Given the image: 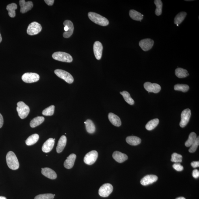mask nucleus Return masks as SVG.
<instances>
[{
    "label": "nucleus",
    "mask_w": 199,
    "mask_h": 199,
    "mask_svg": "<svg viewBox=\"0 0 199 199\" xmlns=\"http://www.w3.org/2000/svg\"><path fill=\"white\" fill-rule=\"evenodd\" d=\"M88 17L90 20L95 24L100 26H106L109 24V21L106 17L94 12L88 13Z\"/></svg>",
    "instance_id": "nucleus-1"
},
{
    "label": "nucleus",
    "mask_w": 199,
    "mask_h": 199,
    "mask_svg": "<svg viewBox=\"0 0 199 199\" xmlns=\"http://www.w3.org/2000/svg\"><path fill=\"white\" fill-rule=\"evenodd\" d=\"M6 160L7 166L10 169L16 170L19 169V163L18 159L14 152L9 151L6 155Z\"/></svg>",
    "instance_id": "nucleus-2"
},
{
    "label": "nucleus",
    "mask_w": 199,
    "mask_h": 199,
    "mask_svg": "<svg viewBox=\"0 0 199 199\" xmlns=\"http://www.w3.org/2000/svg\"><path fill=\"white\" fill-rule=\"evenodd\" d=\"M17 111L19 117L24 119L28 116L30 112V108L23 102H19L17 103Z\"/></svg>",
    "instance_id": "nucleus-3"
},
{
    "label": "nucleus",
    "mask_w": 199,
    "mask_h": 199,
    "mask_svg": "<svg viewBox=\"0 0 199 199\" xmlns=\"http://www.w3.org/2000/svg\"><path fill=\"white\" fill-rule=\"evenodd\" d=\"M52 57L53 58L60 61L66 63H71L73 61L72 56L69 54L63 52H57L54 53Z\"/></svg>",
    "instance_id": "nucleus-4"
},
{
    "label": "nucleus",
    "mask_w": 199,
    "mask_h": 199,
    "mask_svg": "<svg viewBox=\"0 0 199 199\" xmlns=\"http://www.w3.org/2000/svg\"><path fill=\"white\" fill-rule=\"evenodd\" d=\"M55 74L59 78L63 79L65 82L71 84L74 81V79L70 73L62 69H56L54 71Z\"/></svg>",
    "instance_id": "nucleus-5"
},
{
    "label": "nucleus",
    "mask_w": 199,
    "mask_h": 199,
    "mask_svg": "<svg viewBox=\"0 0 199 199\" xmlns=\"http://www.w3.org/2000/svg\"><path fill=\"white\" fill-rule=\"evenodd\" d=\"M41 25L37 22H34L30 24L27 29V33L30 36L37 34L41 31Z\"/></svg>",
    "instance_id": "nucleus-6"
},
{
    "label": "nucleus",
    "mask_w": 199,
    "mask_h": 199,
    "mask_svg": "<svg viewBox=\"0 0 199 199\" xmlns=\"http://www.w3.org/2000/svg\"><path fill=\"white\" fill-rule=\"evenodd\" d=\"M113 187L112 185L109 183H106L102 185L98 190V194L100 196L106 197L113 192Z\"/></svg>",
    "instance_id": "nucleus-7"
},
{
    "label": "nucleus",
    "mask_w": 199,
    "mask_h": 199,
    "mask_svg": "<svg viewBox=\"0 0 199 199\" xmlns=\"http://www.w3.org/2000/svg\"><path fill=\"white\" fill-rule=\"evenodd\" d=\"M98 156V152L96 150H92L89 152L84 156V163L89 165H93L96 161Z\"/></svg>",
    "instance_id": "nucleus-8"
},
{
    "label": "nucleus",
    "mask_w": 199,
    "mask_h": 199,
    "mask_svg": "<svg viewBox=\"0 0 199 199\" xmlns=\"http://www.w3.org/2000/svg\"><path fill=\"white\" fill-rule=\"evenodd\" d=\"M22 80L25 83H32L39 80V75L35 73H26L22 75Z\"/></svg>",
    "instance_id": "nucleus-9"
},
{
    "label": "nucleus",
    "mask_w": 199,
    "mask_h": 199,
    "mask_svg": "<svg viewBox=\"0 0 199 199\" xmlns=\"http://www.w3.org/2000/svg\"><path fill=\"white\" fill-rule=\"evenodd\" d=\"M191 116V110L187 109L183 110L181 114V120L180 125L181 127L184 128L188 124Z\"/></svg>",
    "instance_id": "nucleus-10"
},
{
    "label": "nucleus",
    "mask_w": 199,
    "mask_h": 199,
    "mask_svg": "<svg viewBox=\"0 0 199 199\" xmlns=\"http://www.w3.org/2000/svg\"><path fill=\"white\" fill-rule=\"evenodd\" d=\"M144 87L149 93L153 92L157 93L161 90V87L157 84H152L149 82H146L144 84Z\"/></svg>",
    "instance_id": "nucleus-11"
},
{
    "label": "nucleus",
    "mask_w": 199,
    "mask_h": 199,
    "mask_svg": "<svg viewBox=\"0 0 199 199\" xmlns=\"http://www.w3.org/2000/svg\"><path fill=\"white\" fill-rule=\"evenodd\" d=\"M154 41L150 38H146L141 40L139 42V45L145 51L150 50L154 45Z\"/></svg>",
    "instance_id": "nucleus-12"
},
{
    "label": "nucleus",
    "mask_w": 199,
    "mask_h": 199,
    "mask_svg": "<svg viewBox=\"0 0 199 199\" xmlns=\"http://www.w3.org/2000/svg\"><path fill=\"white\" fill-rule=\"evenodd\" d=\"M103 47L101 42L97 41L94 42L93 45V51L94 55L97 60L101 58Z\"/></svg>",
    "instance_id": "nucleus-13"
},
{
    "label": "nucleus",
    "mask_w": 199,
    "mask_h": 199,
    "mask_svg": "<svg viewBox=\"0 0 199 199\" xmlns=\"http://www.w3.org/2000/svg\"><path fill=\"white\" fill-rule=\"evenodd\" d=\"M20 6V12L26 13L30 10L33 6V4L31 1L26 2L24 0H20L19 2Z\"/></svg>",
    "instance_id": "nucleus-14"
},
{
    "label": "nucleus",
    "mask_w": 199,
    "mask_h": 199,
    "mask_svg": "<svg viewBox=\"0 0 199 199\" xmlns=\"http://www.w3.org/2000/svg\"><path fill=\"white\" fill-rule=\"evenodd\" d=\"M158 177L154 175H148L145 176L141 181V183L144 186L152 184L157 181Z\"/></svg>",
    "instance_id": "nucleus-15"
},
{
    "label": "nucleus",
    "mask_w": 199,
    "mask_h": 199,
    "mask_svg": "<svg viewBox=\"0 0 199 199\" xmlns=\"http://www.w3.org/2000/svg\"><path fill=\"white\" fill-rule=\"evenodd\" d=\"M55 139L50 138L46 141L42 146V151L48 153L53 149L55 144Z\"/></svg>",
    "instance_id": "nucleus-16"
},
{
    "label": "nucleus",
    "mask_w": 199,
    "mask_h": 199,
    "mask_svg": "<svg viewBox=\"0 0 199 199\" xmlns=\"http://www.w3.org/2000/svg\"><path fill=\"white\" fill-rule=\"evenodd\" d=\"M41 173L45 177L54 180L57 178V175L54 171L50 168H42Z\"/></svg>",
    "instance_id": "nucleus-17"
},
{
    "label": "nucleus",
    "mask_w": 199,
    "mask_h": 199,
    "mask_svg": "<svg viewBox=\"0 0 199 199\" xmlns=\"http://www.w3.org/2000/svg\"><path fill=\"white\" fill-rule=\"evenodd\" d=\"M63 25L68 27L69 30L67 32H65L63 33V37L65 38H68L72 35L73 30H74V26L73 23L71 21L66 20L63 22Z\"/></svg>",
    "instance_id": "nucleus-18"
},
{
    "label": "nucleus",
    "mask_w": 199,
    "mask_h": 199,
    "mask_svg": "<svg viewBox=\"0 0 199 199\" xmlns=\"http://www.w3.org/2000/svg\"><path fill=\"white\" fill-rule=\"evenodd\" d=\"M76 158V156L75 154H71L68 157L64 163V166L67 169H71L74 166L75 160Z\"/></svg>",
    "instance_id": "nucleus-19"
},
{
    "label": "nucleus",
    "mask_w": 199,
    "mask_h": 199,
    "mask_svg": "<svg viewBox=\"0 0 199 199\" xmlns=\"http://www.w3.org/2000/svg\"><path fill=\"white\" fill-rule=\"evenodd\" d=\"M113 157L116 161L119 163H123L128 159V157L126 154L117 151L113 153Z\"/></svg>",
    "instance_id": "nucleus-20"
},
{
    "label": "nucleus",
    "mask_w": 199,
    "mask_h": 199,
    "mask_svg": "<svg viewBox=\"0 0 199 199\" xmlns=\"http://www.w3.org/2000/svg\"><path fill=\"white\" fill-rule=\"evenodd\" d=\"M109 121L112 124L116 127H119L121 125V121L119 117L113 113H109L108 115Z\"/></svg>",
    "instance_id": "nucleus-21"
},
{
    "label": "nucleus",
    "mask_w": 199,
    "mask_h": 199,
    "mask_svg": "<svg viewBox=\"0 0 199 199\" xmlns=\"http://www.w3.org/2000/svg\"><path fill=\"white\" fill-rule=\"evenodd\" d=\"M67 138L65 136H61L58 142L56 150L58 153H60L62 152L66 145Z\"/></svg>",
    "instance_id": "nucleus-22"
},
{
    "label": "nucleus",
    "mask_w": 199,
    "mask_h": 199,
    "mask_svg": "<svg viewBox=\"0 0 199 199\" xmlns=\"http://www.w3.org/2000/svg\"><path fill=\"white\" fill-rule=\"evenodd\" d=\"M128 144L132 146H136L140 144L141 140L138 137L134 136L127 137L126 139Z\"/></svg>",
    "instance_id": "nucleus-23"
},
{
    "label": "nucleus",
    "mask_w": 199,
    "mask_h": 199,
    "mask_svg": "<svg viewBox=\"0 0 199 199\" xmlns=\"http://www.w3.org/2000/svg\"><path fill=\"white\" fill-rule=\"evenodd\" d=\"M129 16L133 20L141 22L143 18L144 15L134 10H131L129 12Z\"/></svg>",
    "instance_id": "nucleus-24"
},
{
    "label": "nucleus",
    "mask_w": 199,
    "mask_h": 199,
    "mask_svg": "<svg viewBox=\"0 0 199 199\" xmlns=\"http://www.w3.org/2000/svg\"><path fill=\"white\" fill-rule=\"evenodd\" d=\"M84 123L86 125V131L88 133L93 134L95 132V126L91 120L87 119Z\"/></svg>",
    "instance_id": "nucleus-25"
},
{
    "label": "nucleus",
    "mask_w": 199,
    "mask_h": 199,
    "mask_svg": "<svg viewBox=\"0 0 199 199\" xmlns=\"http://www.w3.org/2000/svg\"><path fill=\"white\" fill-rule=\"evenodd\" d=\"M39 135L37 134H34L28 137L26 141L27 145L31 146L35 144L39 140Z\"/></svg>",
    "instance_id": "nucleus-26"
},
{
    "label": "nucleus",
    "mask_w": 199,
    "mask_h": 199,
    "mask_svg": "<svg viewBox=\"0 0 199 199\" xmlns=\"http://www.w3.org/2000/svg\"><path fill=\"white\" fill-rule=\"evenodd\" d=\"M44 118L42 116H38L34 118L30 123V126L32 128H35L38 126L43 122Z\"/></svg>",
    "instance_id": "nucleus-27"
},
{
    "label": "nucleus",
    "mask_w": 199,
    "mask_h": 199,
    "mask_svg": "<svg viewBox=\"0 0 199 199\" xmlns=\"http://www.w3.org/2000/svg\"><path fill=\"white\" fill-rule=\"evenodd\" d=\"M17 9V5L16 3H12L7 6L6 9L8 11L10 17L13 18L16 16L15 10Z\"/></svg>",
    "instance_id": "nucleus-28"
},
{
    "label": "nucleus",
    "mask_w": 199,
    "mask_h": 199,
    "mask_svg": "<svg viewBox=\"0 0 199 199\" xmlns=\"http://www.w3.org/2000/svg\"><path fill=\"white\" fill-rule=\"evenodd\" d=\"M159 122V119H154L149 121L146 125L145 128L147 130L151 131L154 129L157 126Z\"/></svg>",
    "instance_id": "nucleus-29"
},
{
    "label": "nucleus",
    "mask_w": 199,
    "mask_h": 199,
    "mask_svg": "<svg viewBox=\"0 0 199 199\" xmlns=\"http://www.w3.org/2000/svg\"><path fill=\"white\" fill-rule=\"evenodd\" d=\"M175 75L179 78H184L189 75L188 71L186 69L182 68H177L176 69Z\"/></svg>",
    "instance_id": "nucleus-30"
},
{
    "label": "nucleus",
    "mask_w": 199,
    "mask_h": 199,
    "mask_svg": "<svg viewBox=\"0 0 199 199\" xmlns=\"http://www.w3.org/2000/svg\"><path fill=\"white\" fill-rule=\"evenodd\" d=\"M187 13L186 12H181L175 16L174 19V23L176 24H180L186 17Z\"/></svg>",
    "instance_id": "nucleus-31"
},
{
    "label": "nucleus",
    "mask_w": 199,
    "mask_h": 199,
    "mask_svg": "<svg viewBox=\"0 0 199 199\" xmlns=\"http://www.w3.org/2000/svg\"><path fill=\"white\" fill-rule=\"evenodd\" d=\"M120 93L123 96V97L127 103L131 105L134 104L135 103L134 100L131 97L130 94L128 92L126 91H123V92H120Z\"/></svg>",
    "instance_id": "nucleus-32"
},
{
    "label": "nucleus",
    "mask_w": 199,
    "mask_h": 199,
    "mask_svg": "<svg viewBox=\"0 0 199 199\" xmlns=\"http://www.w3.org/2000/svg\"><path fill=\"white\" fill-rule=\"evenodd\" d=\"M197 137V135L196 133L194 132L191 133L189 135L188 140L185 142V146L187 147H188L192 145L196 141Z\"/></svg>",
    "instance_id": "nucleus-33"
},
{
    "label": "nucleus",
    "mask_w": 199,
    "mask_h": 199,
    "mask_svg": "<svg viewBox=\"0 0 199 199\" xmlns=\"http://www.w3.org/2000/svg\"><path fill=\"white\" fill-rule=\"evenodd\" d=\"M154 3L155 4L156 7L155 11V13L156 16H159L162 13V7H163V3L161 0H155L154 1Z\"/></svg>",
    "instance_id": "nucleus-34"
},
{
    "label": "nucleus",
    "mask_w": 199,
    "mask_h": 199,
    "mask_svg": "<svg viewBox=\"0 0 199 199\" xmlns=\"http://www.w3.org/2000/svg\"><path fill=\"white\" fill-rule=\"evenodd\" d=\"M189 86L188 85L185 84H177L174 86L175 90L183 92H186L189 89Z\"/></svg>",
    "instance_id": "nucleus-35"
},
{
    "label": "nucleus",
    "mask_w": 199,
    "mask_h": 199,
    "mask_svg": "<svg viewBox=\"0 0 199 199\" xmlns=\"http://www.w3.org/2000/svg\"><path fill=\"white\" fill-rule=\"evenodd\" d=\"M54 106L51 105L44 109L42 112V114L43 115L45 116L53 115L54 113Z\"/></svg>",
    "instance_id": "nucleus-36"
},
{
    "label": "nucleus",
    "mask_w": 199,
    "mask_h": 199,
    "mask_svg": "<svg viewBox=\"0 0 199 199\" xmlns=\"http://www.w3.org/2000/svg\"><path fill=\"white\" fill-rule=\"evenodd\" d=\"M183 157L181 154L174 153L171 156V161L175 163H181L182 162Z\"/></svg>",
    "instance_id": "nucleus-37"
},
{
    "label": "nucleus",
    "mask_w": 199,
    "mask_h": 199,
    "mask_svg": "<svg viewBox=\"0 0 199 199\" xmlns=\"http://www.w3.org/2000/svg\"><path fill=\"white\" fill-rule=\"evenodd\" d=\"M54 198V195L52 194H45L38 195L34 199H53Z\"/></svg>",
    "instance_id": "nucleus-38"
},
{
    "label": "nucleus",
    "mask_w": 199,
    "mask_h": 199,
    "mask_svg": "<svg viewBox=\"0 0 199 199\" xmlns=\"http://www.w3.org/2000/svg\"><path fill=\"white\" fill-rule=\"evenodd\" d=\"M199 145V136L197 137L196 141L191 146L190 149H189V152L190 153H194L196 151Z\"/></svg>",
    "instance_id": "nucleus-39"
},
{
    "label": "nucleus",
    "mask_w": 199,
    "mask_h": 199,
    "mask_svg": "<svg viewBox=\"0 0 199 199\" xmlns=\"http://www.w3.org/2000/svg\"><path fill=\"white\" fill-rule=\"evenodd\" d=\"M173 167L176 171H182L184 169V167L180 163H175L173 164Z\"/></svg>",
    "instance_id": "nucleus-40"
},
{
    "label": "nucleus",
    "mask_w": 199,
    "mask_h": 199,
    "mask_svg": "<svg viewBox=\"0 0 199 199\" xmlns=\"http://www.w3.org/2000/svg\"><path fill=\"white\" fill-rule=\"evenodd\" d=\"M192 175L195 179L198 178L199 176V171L198 170L195 169L193 171Z\"/></svg>",
    "instance_id": "nucleus-41"
},
{
    "label": "nucleus",
    "mask_w": 199,
    "mask_h": 199,
    "mask_svg": "<svg viewBox=\"0 0 199 199\" xmlns=\"http://www.w3.org/2000/svg\"><path fill=\"white\" fill-rule=\"evenodd\" d=\"M191 166L193 168H196L199 167V161H194L191 162Z\"/></svg>",
    "instance_id": "nucleus-42"
},
{
    "label": "nucleus",
    "mask_w": 199,
    "mask_h": 199,
    "mask_svg": "<svg viewBox=\"0 0 199 199\" xmlns=\"http://www.w3.org/2000/svg\"><path fill=\"white\" fill-rule=\"evenodd\" d=\"M44 1L48 5L52 6L53 5L54 1V0H45Z\"/></svg>",
    "instance_id": "nucleus-43"
},
{
    "label": "nucleus",
    "mask_w": 199,
    "mask_h": 199,
    "mask_svg": "<svg viewBox=\"0 0 199 199\" xmlns=\"http://www.w3.org/2000/svg\"><path fill=\"white\" fill-rule=\"evenodd\" d=\"M3 124V119L2 115L0 113V128L2 127Z\"/></svg>",
    "instance_id": "nucleus-44"
},
{
    "label": "nucleus",
    "mask_w": 199,
    "mask_h": 199,
    "mask_svg": "<svg viewBox=\"0 0 199 199\" xmlns=\"http://www.w3.org/2000/svg\"><path fill=\"white\" fill-rule=\"evenodd\" d=\"M64 30L65 31V32H67V31H68L69 30V28H68V27H67V26H65L64 28Z\"/></svg>",
    "instance_id": "nucleus-45"
},
{
    "label": "nucleus",
    "mask_w": 199,
    "mask_h": 199,
    "mask_svg": "<svg viewBox=\"0 0 199 199\" xmlns=\"http://www.w3.org/2000/svg\"><path fill=\"white\" fill-rule=\"evenodd\" d=\"M175 199H186L185 198L183 197H179Z\"/></svg>",
    "instance_id": "nucleus-46"
},
{
    "label": "nucleus",
    "mask_w": 199,
    "mask_h": 199,
    "mask_svg": "<svg viewBox=\"0 0 199 199\" xmlns=\"http://www.w3.org/2000/svg\"><path fill=\"white\" fill-rule=\"evenodd\" d=\"M0 199H7V198L4 197L0 196Z\"/></svg>",
    "instance_id": "nucleus-47"
},
{
    "label": "nucleus",
    "mask_w": 199,
    "mask_h": 199,
    "mask_svg": "<svg viewBox=\"0 0 199 199\" xmlns=\"http://www.w3.org/2000/svg\"><path fill=\"white\" fill-rule=\"evenodd\" d=\"M2 41V38L1 33H0V43Z\"/></svg>",
    "instance_id": "nucleus-48"
},
{
    "label": "nucleus",
    "mask_w": 199,
    "mask_h": 199,
    "mask_svg": "<svg viewBox=\"0 0 199 199\" xmlns=\"http://www.w3.org/2000/svg\"><path fill=\"white\" fill-rule=\"evenodd\" d=\"M177 26H179V25L177 24Z\"/></svg>",
    "instance_id": "nucleus-49"
}]
</instances>
